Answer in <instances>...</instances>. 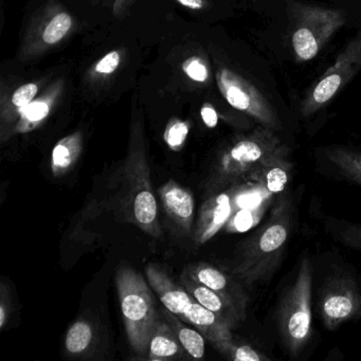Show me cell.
I'll list each match as a JSON object with an SVG mask.
<instances>
[{"mask_svg":"<svg viewBox=\"0 0 361 361\" xmlns=\"http://www.w3.org/2000/svg\"><path fill=\"white\" fill-rule=\"evenodd\" d=\"M289 152L274 130L259 126L221 152L207 180V191L212 195L245 181L259 180L266 169L288 161Z\"/></svg>","mask_w":361,"mask_h":361,"instance_id":"6da1fadb","label":"cell"},{"mask_svg":"<svg viewBox=\"0 0 361 361\" xmlns=\"http://www.w3.org/2000/svg\"><path fill=\"white\" fill-rule=\"evenodd\" d=\"M290 227V202L283 197L272 209L267 223L245 243L232 276L248 286L267 280L284 255Z\"/></svg>","mask_w":361,"mask_h":361,"instance_id":"7a4b0ae2","label":"cell"},{"mask_svg":"<svg viewBox=\"0 0 361 361\" xmlns=\"http://www.w3.org/2000/svg\"><path fill=\"white\" fill-rule=\"evenodd\" d=\"M116 285L128 343L136 354L145 357L152 334L161 316L156 307L151 285L130 267L117 270Z\"/></svg>","mask_w":361,"mask_h":361,"instance_id":"3957f363","label":"cell"},{"mask_svg":"<svg viewBox=\"0 0 361 361\" xmlns=\"http://www.w3.org/2000/svg\"><path fill=\"white\" fill-rule=\"evenodd\" d=\"M312 268L310 259H303L295 282L279 306V331L291 356H298L312 333Z\"/></svg>","mask_w":361,"mask_h":361,"instance_id":"277c9868","label":"cell"},{"mask_svg":"<svg viewBox=\"0 0 361 361\" xmlns=\"http://www.w3.org/2000/svg\"><path fill=\"white\" fill-rule=\"evenodd\" d=\"M122 202L130 223L154 238L162 235L151 171L143 149H132L128 154L124 164Z\"/></svg>","mask_w":361,"mask_h":361,"instance_id":"5b68a950","label":"cell"},{"mask_svg":"<svg viewBox=\"0 0 361 361\" xmlns=\"http://www.w3.org/2000/svg\"><path fill=\"white\" fill-rule=\"evenodd\" d=\"M291 44L295 59L307 62L316 58L325 44L345 24L344 12L297 4Z\"/></svg>","mask_w":361,"mask_h":361,"instance_id":"8992f818","label":"cell"},{"mask_svg":"<svg viewBox=\"0 0 361 361\" xmlns=\"http://www.w3.org/2000/svg\"><path fill=\"white\" fill-rule=\"evenodd\" d=\"M361 71V31L338 56L304 98L301 113L310 117L322 109Z\"/></svg>","mask_w":361,"mask_h":361,"instance_id":"52a82bcc","label":"cell"},{"mask_svg":"<svg viewBox=\"0 0 361 361\" xmlns=\"http://www.w3.org/2000/svg\"><path fill=\"white\" fill-rule=\"evenodd\" d=\"M217 86L228 103L272 130H281V121L274 107L250 82L227 68L216 73Z\"/></svg>","mask_w":361,"mask_h":361,"instance_id":"ba28073f","label":"cell"},{"mask_svg":"<svg viewBox=\"0 0 361 361\" xmlns=\"http://www.w3.org/2000/svg\"><path fill=\"white\" fill-rule=\"evenodd\" d=\"M321 317L327 329H336L342 322L361 314V291L348 276L331 279L321 297Z\"/></svg>","mask_w":361,"mask_h":361,"instance_id":"9c48e42d","label":"cell"},{"mask_svg":"<svg viewBox=\"0 0 361 361\" xmlns=\"http://www.w3.org/2000/svg\"><path fill=\"white\" fill-rule=\"evenodd\" d=\"M157 192L164 214L177 233L191 235L195 214V200L192 192L175 180H169Z\"/></svg>","mask_w":361,"mask_h":361,"instance_id":"30bf717a","label":"cell"},{"mask_svg":"<svg viewBox=\"0 0 361 361\" xmlns=\"http://www.w3.org/2000/svg\"><path fill=\"white\" fill-rule=\"evenodd\" d=\"M183 272L231 302L240 312L246 316L249 295H247L244 286L238 279L204 262L190 264L185 267Z\"/></svg>","mask_w":361,"mask_h":361,"instance_id":"8fae6325","label":"cell"},{"mask_svg":"<svg viewBox=\"0 0 361 361\" xmlns=\"http://www.w3.org/2000/svg\"><path fill=\"white\" fill-rule=\"evenodd\" d=\"M232 196L233 187H230L221 193L213 194L204 202L194 230L193 238L196 245L208 242L221 228L225 227L232 214Z\"/></svg>","mask_w":361,"mask_h":361,"instance_id":"7c38bea8","label":"cell"},{"mask_svg":"<svg viewBox=\"0 0 361 361\" xmlns=\"http://www.w3.org/2000/svg\"><path fill=\"white\" fill-rule=\"evenodd\" d=\"M147 282L159 298L166 310L178 316H183L195 301L181 284L175 282L160 266L149 264L145 268Z\"/></svg>","mask_w":361,"mask_h":361,"instance_id":"4fadbf2b","label":"cell"},{"mask_svg":"<svg viewBox=\"0 0 361 361\" xmlns=\"http://www.w3.org/2000/svg\"><path fill=\"white\" fill-rule=\"evenodd\" d=\"M180 284L198 303L227 320L233 329H235L238 323L246 318V316L240 312L231 302L228 301L209 287L204 286L198 281L194 280L183 271L180 276Z\"/></svg>","mask_w":361,"mask_h":361,"instance_id":"5bb4252c","label":"cell"},{"mask_svg":"<svg viewBox=\"0 0 361 361\" xmlns=\"http://www.w3.org/2000/svg\"><path fill=\"white\" fill-rule=\"evenodd\" d=\"M180 319L195 326L213 346L233 339L232 325L212 310L198 303L196 300Z\"/></svg>","mask_w":361,"mask_h":361,"instance_id":"9a60e30c","label":"cell"},{"mask_svg":"<svg viewBox=\"0 0 361 361\" xmlns=\"http://www.w3.org/2000/svg\"><path fill=\"white\" fill-rule=\"evenodd\" d=\"M161 314V312H160ZM147 359L152 361H171L190 359L181 345L176 333L168 321L160 316L149 340Z\"/></svg>","mask_w":361,"mask_h":361,"instance_id":"2e32d148","label":"cell"},{"mask_svg":"<svg viewBox=\"0 0 361 361\" xmlns=\"http://www.w3.org/2000/svg\"><path fill=\"white\" fill-rule=\"evenodd\" d=\"M82 147H83V139L80 133H75L61 139L52 151V174L54 176L61 177L69 172L79 160Z\"/></svg>","mask_w":361,"mask_h":361,"instance_id":"e0dca14e","label":"cell"},{"mask_svg":"<svg viewBox=\"0 0 361 361\" xmlns=\"http://www.w3.org/2000/svg\"><path fill=\"white\" fill-rule=\"evenodd\" d=\"M162 317L168 321L169 324L173 327L181 345L185 348V353L190 359H202L206 352L204 337L200 331L191 329L185 324L178 316L171 312L170 310H161Z\"/></svg>","mask_w":361,"mask_h":361,"instance_id":"ac0fdd59","label":"cell"},{"mask_svg":"<svg viewBox=\"0 0 361 361\" xmlns=\"http://www.w3.org/2000/svg\"><path fill=\"white\" fill-rule=\"evenodd\" d=\"M96 333L92 322L85 319L75 321L65 337V350L73 356H85L94 348Z\"/></svg>","mask_w":361,"mask_h":361,"instance_id":"d6986e66","label":"cell"},{"mask_svg":"<svg viewBox=\"0 0 361 361\" xmlns=\"http://www.w3.org/2000/svg\"><path fill=\"white\" fill-rule=\"evenodd\" d=\"M51 99H39L20 109V118L13 130L14 134H24L39 128L51 111Z\"/></svg>","mask_w":361,"mask_h":361,"instance_id":"ffe728a7","label":"cell"},{"mask_svg":"<svg viewBox=\"0 0 361 361\" xmlns=\"http://www.w3.org/2000/svg\"><path fill=\"white\" fill-rule=\"evenodd\" d=\"M326 156L346 178L361 185V154L335 147L327 149Z\"/></svg>","mask_w":361,"mask_h":361,"instance_id":"44dd1931","label":"cell"},{"mask_svg":"<svg viewBox=\"0 0 361 361\" xmlns=\"http://www.w3.org/2000/svg\"><path fill=\"white\" fill-rule=\"evenodd\" d=\"M214 348L224 356L234 361H262L268 359L250 345L235 343L233 339L217 344Z\"/></svg>","mask_w":361,"mask_h":361,"instance_id":"7402d4cb","label":"cell"},{"mask_svg":"<svg viewBox=\"0 0 361 361\" xmlns=\"http://www.w3.org/2000/svg\"><path fill=\"white\" fill-rule=\"evenodd\" d=\"M189 132V122L183 121L180 119H172L169 122L166 130H164V142L172 151H181L187 141Z\"/></svg>","mask_w":361,"mask_h":361,"instance_id":"603a6c76","label":"cell"},{"mask_svg":"<svg viewBox=\"0 0 361 361\" xmlns=\"http://www.w3.org/2000/svg\"><path fill=\"white\" fill-rule=\"evenodd\" d=\"M290 169L291 164L289 161L274 164L266 169L259 179H265L270 192L276 193V192L283 191L288 180V171Z\"/></svg>","mask_w":361,"mask_h":361,"instance_id":"cb8c5ba5","label":"cell"},{"mask_svg":"<svg viewBox=\"0 0 361 361\" xmlns=\"http://www.w3.org/2000/svg\"><path fill=\"white\" fill-rule=\"evenodd\" d=\"M73 20L67 13H60L54 16V20L46 27L43 33V39L46 44L54 45L64 39L71 30Z\"/></svg>","mask_w":361,"mask_h":361,"instance_id":"d4e9b609","label":"cell"},{"mask_svg":"<svg viewBox=\"0 0 361 361\" xmlns=\"http://www.w3.org/2000/svg\"><path fill=\"white\" fill-rule=\"evenodd\" d=\"M183 73L195 82L204 83L208 80L209 71L206 64L200 58L188 59L183 64Z\"/></svg>","mask_w":361,"mask_h":361,"instance_id":"484cf974","label":"cell"},{"mask_svg":"<svg viewBox=\"0 0 361 361\" xmlns=\"http://www.w3.org/2000/svg\"><path fill=\"white\" fill-rule=\"evenodd\" d=\"M37 92H39V88H37V84H25L14 92L13 97H12V104L18 109H24L35 100Z\"/></svg>","mask_w":361,"mask_h":361,"instance_id":"4316f807","label":"cell"},{"mask_svg":"<svg viewBox=\"0 0 361 361\" xmlns=\"http://www.w3.org/2000/svg\"><path fill=\"white\" fill-rule=\"evenodd\" d=\"M120 62H121V56L118 51H111L104 56L102 60L99 61L98 64L94 67L96 73H101V75H111L115 73L116 69L119 67Z\"/></svg>","mask_w":361,"mask_h":361,"instance_id":"83f0119b","label":"cell"},{"mask_svg":"<svg viewBox=\"0 0 361 361\" xmlns=\"http://www.w3.org/2000/svg\"><path fill=\"white\" fill-rule=\"evenodd\" d=\"M9 289L5 283L1 284L0 289V329L5 327L6 323L9 320L10 310H11V300H10Z\"/></svg>","mask_w":361,"mask_h":361,"instance_id":"f1b7e54d","label":"cell"},{"mask_svg":"<svg viewBox=\"0 0 361 361\" xmlns=\"http://www.w3.org/2000/svg\"><path fill=\"white\" fill-rule=\"evenodd\" d=\"M202 121L208 128H214L219 123V116L212 105L206 103L200 109Z\"/></svg>","mask_w":361,"mask_h":361,"instance_id":"f546056e","label":"cell"},{"mask_svg":"<svg viewBox=\"0 0 361 361\" xmlns=\"http://www.w3.org/2000/svg\"><path fill=\"white\" fill-rule=\"evenodd\" d=\"M180 5L192 10H200L204 8V0H177Z\"/></svg>","mask_w":361,"mask_h":361,"instance_id":"4dcf8cb0","label":"cell"}]
</instances>
